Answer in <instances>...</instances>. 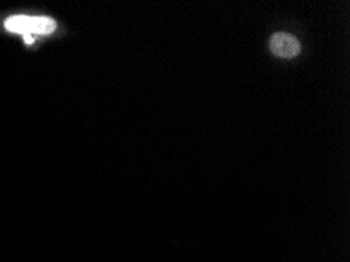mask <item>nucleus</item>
Returning <instances> with one entry per match:
<instances>
[{"label": "nucleus", "mask_w": 350, "mask_h": 262, "mask_svg": "<svg viewBox=\"0 0 350 262\" xmlns=\"http://www.w3.org/2000/svg\"><path fill=\"white\" fill-rule=\"evenodd\" d=\"M55 21L46 16H12L5 21V29L13 34L49 35L55 30Z\"/></svg>", "instance_id": "obj_1"}, {"label": "nucleus", "mask_w": 350, "mask_h": 262, "mask_svg": "<svg viewBox=\"0 0 350 262\" xmlns=\"http://www.w3.org/2000/svg\"><path fill=\"white\" fill-rule=\"evenodd\" d=\"M269 47L273 55L281 58H294L300 53L301 47L299 40L295 36L284 34V31H278L275 34L269 41Z\"/></svg>", "instance_id": "obj_2"}]
</instances>
